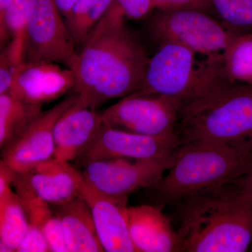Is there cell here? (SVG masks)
I'll list each match as a JSON object with an SVG mask.
<instances>
[{"instance_id":"6da1fadb","label":"cell","mask_w":252,"mask_h":252,"mask_svg":"<svg viewBox=\"0 0 252 252\" xmlns=\"http://www.w3.org/2000/svg\"><path fill=\"white\" fill-rule=\"evenodd\" d=\"M150 58L140 38L113 4L78 52L71 69L72 94L83 105L96 109L140 89Z\"/></svg>"},{"instance_id":"7a4b0ae2","label":"cell","mask_w":252,"mask_h":252,"mask_svg":"<svg viewBox=\"0 0 252 252\" xmlns=\"http://www.w3.org/2000/svg\"><path fill=\"white\" fill-rule=\"evenodd\" d=\"M177 252H244L251 246L252 193L238 180L173 205Z\"/></svg>"},{"instance_id":"3957f363","label":"cell","mask_w":252,"mask_h":252,"mask_svg":"<svg viewBox=\"0 0 252 252\" xmlns=\"http://www.w3.org/2000/svg\"><path fill=\"white\" fill-rule=\"evenodd\" d=\"M177 132L182 143L212 142L252 151V84L217 73L182 102Z\"/></svg>"},{"instance_id":"277c9868","label":"cell","mask_w":252,"mask_h":252,"mask_svg":"<svg viewBox=\"0 0 252 252\" xmlns=\"http://www.w3.org/2000/svg\"><path fill=\"white\" fill-rule=\"evenodd\" d=\"M252 167V151L228 144L185 142L171 166L153 187L162 204L173 205L238 180Z\"/></svg>"},{"instance_id":"5b68a950","label":"cell","mask_w":252,"mask_h":252,"mask_svg":"<svg viewBox=\"0 0 252 252\" xmlns=\"http://www.w3.org/2000/svg\"><path fill=\"white\" fill-rule=\"evenodd\" d=\"M198 54L175 42H164L149 59L143 81L137 92L180 99L191 98L218 72L220 57L198 62Z\"/></svg>"},{"instance_id":"8992f818","label":"cell","mask_w":252,"mask_h":252,"mask_svg":"<svg viewBox=\"0 0 252 252\" xmlns=\"http://www.w3.org/2000/svg\"><path fill=\"white\" fill-rule=\"evenodd\" d=\"M149 30L159 44L178 43L207 58L220 56L235 34L212 15L195 10H158Z\"/></svg>"},{"instance_id":"52a82bcc","label":"cell","mask_w":252,"mask_h":252,"mask_svg":"<svg viewBox=\"0 0 252 252\" xmlns=\"http://www.w3.org/2000/svg\"><path fill=\"white\" fill-rule=\"evenodd\" d=\"M77 54V46L54 0H31L23 61L58 63L71 69Z\"/></svg>"},{"instance_id":"ba28073f","label":"cell","mask_w":252,"mask_h":252,"mask_svg":"<svg viewBox=\"0 0 252 252\" xmlns=\"http://www.w3.org/2000/svg\"><path fill=\"white\" fill-rule=\"evenodd\" d=\"M180 99L156 94L132 93L101 112L104 122L114 128L151 137L177 132Z\"/></svg>"},{"instance_id":"9c48e42d","label":"cell","mask_w":252,"mask_h":252,"mask_svg":"<svg viewBox=\"0 0 252 252\" xmlns=\"http://www.w3.org/2000/svg\"><path fill=\"white\" fill-rule=\"evenodd\" d=\"M175 152L161 158H112L79 163L86 182L99 191L128 198L137 189L155 187L171 166Z\"/></svg>"},{"instance_id":"30bf717a","label":"cell","mask_w":252,"mask_h":252,"mask_svg":"<svg viewBox=\"0 0 252 252\" xmlns=\"http://www.w3.org/2000/svg\"><path fill=\"white\" fill-rule=\"evenodd\" d=\"M182 144L178 135L151 137L114 128L103 123L78 162L112 158H161L172 155Z\"/></svg>"},{"instance_id":"8fae6325","label":"cell","mask_w":252,"mask_h":252,"mask_svg":"<svg viewBox=\"0 0 252 252\" xmlns=\"http://www.w3.org/2000/svg\"><path fill=\"white\" fill-rule=\"evenodd\" d=\"M78 98L77 94H71L52 108L43 111L16 140L1 150V161L15 172L21 173L39 162L54 158L56 123Z\"/></svg>"},{"instance_id":"7c38bea8","label":"cell","mask_w":252,"mask_h":252,"mask_svg":"<svg viewBox=\"0 0 252 252\" xmlns=\"http://www.w3.org/2000/svg\"><path fill=\"white\" fill-rule=\"evenodd\" d=\"M84 180L81 170L69 162L52 158L18 173L12 183L16 193H28L51 205L67 203L79 195Z\"/></svg>"},{"instance_id":"4fadbf2b","label":"cell","mask_w":252,"mask_h":252,"mask_svg":"<svg viewBox=\"0 0 252 252\" xmlns=\"http://www.w3.org/2000/svg\"><path fill=\"white\" fill-rule=\"evenodd\" d=\"M75 84V76L69 68L55 63L23 61L17 66L8 94L28 103L44 105L72 93Z\"/></svg>"},{"instance_id":"5bb4252c","label":"cell","mask_w":252,"mask_h":252,"mask_svg":"<svg viewBox=\"0 0 252 252\" xmlns=\"http://www.w3.org/2000/svg\"><path fill=\"white\" fill-rule=\"evenodd\" d=\"M79 195L90 207L99 241L104 252H136L129 234L127 197L99 191L83 180Z\"/></svg>"},{"instance_id":"9a60e30c","label":"cell","mask_w":252,"mask_h":252,"mask_svg":"<svg viewBox=\"0 0 252 252\" xmlns=\"http://www.w3.org/2000/svg\"><path fill=\"white\" fill-rule=\"evenodd\" d=\"M104 123L101 112L79 102V98L60 116L54 131V158L75 160L90 143Z\"/></svg>"},{"instance_id":"2e32d148","label":"cell","mask_w":252,"mask_h":252,"mask_svg":"<svg viewBox=\"0 0 252 252\" xmlns=\"http://www.w3.org/2000/svg\"><path fill=\"white\" fill-rule=\"evenodd\" d=\"M127 217L136 252H177V231L160 209L148 205L127 207Z\"/></svg>"},{"instance_id":"e0dca14e","label":"cell","mask_w":252,"mask_h":252,"mask_svg":"<svg viewBox=\"0 0 252 252\" xmlns=\"http://www.w3.org/2000/svg\"><path fill=\"white\" fill-rule=\"evenodd\" d=\"M51 207L61 221L69 252H104L90 207L80 195L67 203Z\"/></svg>"},{"instance_id":"ac0fdd59","label":"cell","mask_w":252,"mask_h":252,"mask_svg":"<svg viewBox=\"0 0 252 252\" xmlns=\"http://www.w3.org/2000/svg\"><path fill=\"white\" fill-rule=\"evenodd\" d=\"M43 105L23 102L9 94H0V148H6L43 112Z\"/></svg>"},{"instance_id":"d6986e66","label":"cell","mask_w":252,"mask_h":252,"mask_svg":"<svg viewBox=\"0 0 252 252\" xmlns=\"http://www.w3.org/2000/svg\"><path fill=\"white\" fill-rule=\"evenodd\" d=\"M11 187L0 184V241L16 252L29 220L21 198Z\"/></svg>"},{"instance_id":"ffe728a7","label":"cell","mask_w":252,"mask_h":252,"mask_svg":"<svg viewBox=\"0 0 252 252\" xmlns=\"http://www.w3.org/2000/svg\"><path fill=\"white\" fill-rule=\"evenodd\" d=\"M16 193L22 201L29 223L41 230L49 243L51 252H69L61 221L51 205L31 193Z\"/></svg>"},{"instance_id":"44dd1931","label":"cell","mask_w":252,"mask_h":252,"mask_svg":"<svg viewBox=\"0 0 252 252\" xmlns=\"http://www.w3.org/2000/svg\"><path fill=\"white\" fill-rule=\"evenodd\" d=\"M220 65L228 80L252 84V32L233 34L220 55Z\"/></svg>"},{"instance_id":"7402d4cb","label":"cell","mask_w":252,"mask_h":252,"mask_svg":"<svg viewBox=\"0 0 252 252\" xmlns=\"http://www.w3.org/2000/svg\"><path fill=\"white\" fill-rule=\"evenodd\" d=\"M114 0H78L64 17L76 46L84 45Z\"/></svg>"},{"instance_id":"603a6c76","label":"cell","mask_w":252,"mask_h":252,"mask_svg":"<svg viewBox=\"0 0 252 252\" xmlns=\"http://www.w3.org/2000/svg\"><path fill=\"white\" fill-rule=\"evenodd\" d=\"M215 14L235 34L252 32V0H212Z\"/></svg>"},{"instance_id":"cb8c5ba5","label":"cell","mask_w":252,"mask_h":252,"mask_svg":"<svg viewBox=\"0 0 252 252\" xmlns=\"http://www.w3.org/2000/svg\"><path fill=\"white\" fill-rule=\"evenodd\" d=\"M31 0H12L8 11V32L10 42L8 44L14 61L20 64L23 61L25 26Z\"/></svg>"},{"instance_id":"d4e9b609","label":"cell","mask_w":252,"mask_h":252,"mask_svg":"<svg viewBox=\"0 0 252 252\" xmlns=\"http://www.w3.org/2000/svg\"><path fill=\"white\" fill-rule=\"evenodd\" d=\"M113 4L126 20L143 19L154 9V0H114Z\"/></svg>"},{"instance_id":"484cf974","label":"cell","mask_w":252,"mask_h":252,"mask_svg":"<svg viewBox=\"0 0 252 252\" xmlns=\"http://www.w3.org/2000/svg\"><path fill=\"white\" fill-rule=\"evenodd\" d=\"M154 3L158 10H195L216 16L212 0H154Z\"/></svg>"},{"instance_id":"4316f807","label":"cell","mask_w":252,"mask_h":252,"mask_svg":"<svg viewBox=\"0 0 252 252\" xmlns=\"http://www.w3.org/2000/svg\"><path fill=\"white\" fill-rule=\"evenodd\" d=\"M18 64L15 62L9 45L0 53V94H8L12 85Z\"/></svg>"},{"instance_id":"83f0119b","label":"cell","mask_w":252,"mask_h":252,"mask_svg":"<svg viewBox=\"0 0 252 252\" xmlns=\"http://www.w3.org/2000/svg\"><path fill=\"white\" fill-rule=\"evenodd\" d=\"M18 252H51L49 243L39 228L29 223L27 231L18 245Z\"/></svg>"},{"instance_id":"f1b7e54d","label":"cell","mask_w":252,"mask_h":252,"mask_svg":"<svg viewBox=\"0 0 252 252\" xmlns=\"http://www.w3.org/2000/svg\"><path fill=\"white\" fill-rule=\"evenodd\" d=\"M12 0H0V45L1 48L9 44L10 36L8 32L7 19L8 11Z\"/></svg>"},{"instance_id":"f546056e","label":"cell","mask_w":252,"mask_h":252,"mask_svg":"<svg viewBox=\"0 0 252 252\" xmlns=\"http://www.w3.org/2000/svg\"><path fill=\"white\" fill-rule=\"evenodd\" d=\"M56 6L59 8L63 17H65L69 11L72 10L73 6L77 2L78 0H54Z\"/></svg>"},{"instance_id":"4dcf8cb0","label":"cell","mask_w":252,"mask_h":252,"mask_svg":"<svg viewBox=\"0 0 252 252\" xmlns=\"http://www.w3.org/2000/svg\"><path fill=\"white\" fill-rule=\"evenodd\" d=\"M238 181L252 193V167L246 175L238 179Z\"/></svg>"},{"instance_id":"1f68e13d","label":"cell","mask_w":252,"mask_h":252,"mask_svg":"<svg viewBox=\"0 0 252 252\" xmlns=\"http://www.w3.org/2000/svg\"><path fill=\"white\" fill-rule=\"evenodd\" d=\"M0 252H14V250H12L9 246H8L6 244L2 243L0 241Z\"/></svg>"},{"instance_id":"d6a6232c","label":"cell","mask_w":252,"mask_h":252,"mask_svg":"<svg viewBox=\"0 0 252 252\" xmlns=\"http://www.w3.org/2000/svg\"><path fill=\"white\" fill-rule=\"evenodd\" d=\"M250 250H251V251L252 252V239L251 246H250Z\"/></svg>"}]
</instances>
